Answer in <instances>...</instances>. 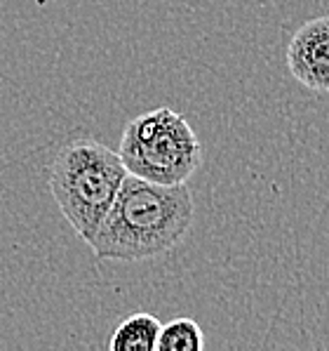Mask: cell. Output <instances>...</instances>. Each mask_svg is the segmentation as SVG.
Wrapping results in <instances>:
<instances>
[{"label":"cell","instance_id":"obj_1","mask_svg":"<svg viewBox=\"0 0 329 351\" xmlns=\"http://www.w3.org/2000/svg\"><path fill=\"white\" fill-rule=\"evenodd\" d=\"M196 217L191 189L129 175L88 245L99 259L142 262L176 247Z\"/></svg>","mask_w":329,"mask_h":351},{"label":"cell","instance_id":"obj_3","mask_svg":"<svg viewBox=\"0 0 329 351\" xmlns=\"http://www.w3.org/2000/svg\"><path fill=\"white\" fill-rule=\"evenodd\" d=\"M118 156L129 175L155 184H181L202 165V144L181 113L158 106L127 123Z\"/></svg>","mask_w":329,"mask_h":351},{"label":"cell","instance_id":"obj_2","mask_svg":"<svg viewBox=\"0 0 329 351\" xmlns=\"http://www.w3.org/2000/svg\"><path fill=\"white\" fill-rule=\"evenodd\" d=\"M125 177L127 167L118 151L92 137L64 144L47 170L50 191L64 219L85 243L104 222Z\"/></svg>","mask_w":329,"mask_h":351},{"label":"cell","instance_id":"obj_5","mask_svg":"<svg viewBox=\"0 0 329 351\" xmlns=\"http://www.w3.org/2000/svg\"><path fill=\"white\" fill-rule=\"evenodd\" d=\"M163 323L153 314H132L113 330L111 351H155Z\"/></svg>","mask_w":329,"mask_h":351},{"label":"cell","instance_id":"obj_6","mask_svg":"<svg viewBox=\"0 0 329 351\" xmlns=\"http://www.w3.org/2000/svg\"><path fill=\"white\" fill-rule=\"evenodd\" d=\"M205 335L193 318H174L160 328L158 349L160 351H202Z\"/></svg>","mask_w":329,"mask_h":351},{"label":"cell","instance_id":"obj_4","mask_svg":"<svg viewBox=\"0 0 329 351\" xmlns=\"http://www.w3.org/2000/svg\"><path fill=\"white\" fill-rule=\"evenodd\" d=\"M287 69L311 93H329V14L299 26L287 45Z\"/></svg>","mask_w":329,"mask_h":351}]
</instances>
